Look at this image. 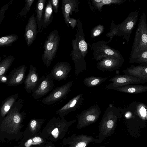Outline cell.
I'll list each match as a JSON object with an SVG mask.
<instances>
[{
	"mask_svg": "<svg viewBox=\"0 0 147 147\" xmlns=\"http://www.w3.org/2000/svg\"><path fill=\"white\" fill-rule=\"evenodd\" d=\"M93 140V138L84 135H76V134L65 138L62 142L64 145H68L67 147H86Z\"/></svg>",
	"mask_w": 147,
	"mask_h": 147,
	"instance_id": "14",
	"label": "cell"
},
{
	"mask_svg": "<svg viewBox=\"0 0 147 147\" xmlns=\"http://www.w3.org/2000/svg\"><path fill=\"white\" fill-rule=\"evenodd\" d=\"M75 38L72 40V50L70 54L75 65V74L77 76L86 69L84 59L88 53V45L85 40L82 24L79 18L77 20Z\"/></svg>",
	"mask_w": 147,
	"mask_h": 147,
	"instance_id": "1",
	"label": "cell"
},
{
	"mask_svg": "<svg viewBox=\"0 0 147 147\" xmlns=\"http://www.w3.org/2000/svg\"><path fill=\"white\" fill-rule=\"evenodd\" d=\"M117 117L112 112H109L102 120L101 131L104 135L109 134L115 126Z\"/></svg>",
	"mask_w": 147,
	"mask_h": 147,
	"instance_id": "19",
	"label": "cell"
},
{
	"mask_svg": "<svg viewBox=\"0 0 147 147\" xmlns=\"http://www.w3.org/2000/svg\"><path fill=\"white\" fill-rule=\"evenodd\" d=\"M109 81L112 82L105 87L107 89H111L125 85L147 83L143 80L125 74L117 75L111 78Z\"/></svg>",
	"mask_w": 147,
	"mask_h": 147,
	"instance_id": "9",
	"label": "cell"
},
{
	"mask_svg": "<svg viewBox=\"0 0 147 147\" xmlns=\"http://www.w3.org/2000/svg\"><path fill=\"white\" fill-rule=\"evenodd\" d=\"M84 100L83 94H79L70 100L69 101L60 109L56 111L60 117H64L69 113L74 112L79 108Z\"/></svg>",
	"mask_w": 147,
	"mask_h": 147,
	"instance_id": "13",
	"label": "cell"
},
{
	"mask_svg": "<svg viewBox=\"0 0 147 147\" xmlns=\"http://www.w3.org/2000/svg\"><path fill=\"white\" fill-rule=\"evenodd\" d=\"M70 64L65 61L57 63L53 67L49 75L53 80L60 81L68 78L71 69Z\"/></svg>",
	"mask_w": 147,
	"mask_h": 147,
	"instance_id": "12",
	"label": "cell"
},
{
	"mask_svg": "<svg viewBox=\"0 0 147 147\" xmlns=\"http://www.w3.org/2000/svg\"><path fill=\"white\" fill-rule=\"evenodd\" d=\"M101 113L100 109L98 105L92 106L88 109L77 114V129L87 126L96 121Z\"/></svg>",
	"mask_w": 147,
	"mask_h": 147,
	"instance_id": "7",
	"label": "cell"
},
{
	"mask_svg": "<svg viewBox=\"0 0 147 147\" xmlns=\"http://www.w3.org/2000/svg\"><path fill=\"white\" fill-rule=\"evenodd\" d=\"M74 119L69 121L64 117H55L51 118L45 127L39 133L40 137L51 141H56L65 136L70 127L76 121Z\"/></svg>",
	"mask_w": 147,
	"mask_h": 147,
	"instance_id": "2",
	"label": "cell"
},
{
	"mask_svg": "<svg viewBox=\"0 0 147 147\" xmlns=\"http://www.w3.org/2000/svg\"><path fill=\"white\" fill-rule=\"evenodd\" d=\"M26 67L25 65L21 66L20 68V72H18L14 76L12 80L15 83L20 82L23 78L26 71Z\"/></svg>",
	"mask_w": 147,
	"mask_h": 147,
	"instance_id": "27",
	"label": "cell"
},
{
	"mask_svg": "<svg viewBox=\"0 0 147 147\" xmlns=\"http://www.w3.org/2000/svg\"><path fill=\"white\" fill-rule=\"evenodd\" d=\"M13 0H11L7 4L2 7L0 9V25L4 18L5 11L9 7L11 4Z\"/></svg>",
	"mask_w": 147,
	"mask_h": 147,
	"instance_id": "30",
	"label": "cell"
},
{
	"mask_svg": "<svg viewBox=\"0 0 147 147\" xmlns=\"http://www.w3.org/2000/svg\"><path fill=\"white\" fill-rule=\"evenodd\" d=\"M80 3L79 0H62L61 11L65 24L69 27L70 16L73 12L77 13L79 11L78 6Z\"/></svg>",
	"mask_w": 147,
	"mask_h": 147,
	"instance_id": "16",
	"label": "cell"
},
{
	"mask_svg": "<svg viewBox=\"0 0 147 147\" xmlns=\"http://www.w3.org/2000/svg\"><path fill=\"white\" fill-rule=\"evenodd\" d=\"M45 121L44 119H34L31 120L30 123V127L32 132L35 133L39 131Z\"/></svg>",
	"mask_w": 147,
	"mask_h": 147,
	"instance_id": "25",
	"label": "cell"
},
{
	"mask_svg": "<svg viewBox=\"0 0 147 147\" xmlns=\"http://www.w3.org/2000/svg\"><path fill=\"white\" fill-rule=\"evenodd\" d=\"M20 117L18 115H15L13 117V121L16 123H18L20 121Z\"/></svg>",
	"mask_w": 147,
	"mask_h": 147,
	"instance_id": "35",
	"label": "cell"
},
{
	"mask_svg": "<svg viewBox=\"0 0 147 147\" xmlns=\"http://www.w3.org/2000/svg\"><path fill=\"white\" fill-rule=\"evenodd\" d=\"M46 0H38L37 1L36 7V16L38 32H40L42 30V26L44 16V11Z\"/></svg>",
	"mask_w": 147,
	"mask_h": 147,
	"instance_id": "21",
	"label": "cell"
},
{
	"mask_svg": "<svg viewBox=\"0 0 147 147\" xmlns=\"http://www.w3.org/2000/svg\"><path fill=\"white\" fill-rule=\"evenodd\" d=\"M69 25L73 29L76 26L77 24V20L75 19L70 18L69 21Z\"/></svg>",
	"mask_w": 147,
	"mask_h": 147,
	"instance_id": "33",
	"label": "cell"
},
{
	"mask_svg": "<svg viewBox=\"0 0 147 147\" xmlns=\"http://www.w3.org/2000/svg\"><path fill=\"white\" fill-rule=\"evenodd\" d=\"M125 0H99L98 4L100 8H102L105 5H110L112 4L120 5L125 3Z\"/></svg>",
	"mask_w": 147,
	"mask_h": 147,
	"instance_id": "28",
	"label": "cell"
},
{
	"mask_svg": "<svg viewBox=\"0 0 147 147\" xmlns=\"http://www.w3.org/2000/svg\"><path fill=\"white\" fill-rule=\"evenodd\" d=\"M124 61L123 57L110 56L98 61L96 63V68L103 71H113L121 67Z\"/></svg>",
	"mask_w": 147,
	"mask_h": 147,
	"instance_id": "10",
	"label": "cell"
},
{
	"mask_svg": "<svg viewBox=\"0 0 147 147\" xmlns=\"http://www.w3.org/2000/svg\"><path fill=\"white\" fill-rule=\"evenodd\" d=\"M108 78L100 77L91 76L85 78L83 83L86 86L90 87L97 86L105 82Z\"/></svg>",
	"mask_w": 147,
	"mask_h": 147,
	"instance_id": "23",
	"label": "cell"
},
{
	"mask_svg": "<svg viewBox=\"0 0 147 147\" xmlns=\"http://www.w3.org/2000/svg\"><path fill=\"white\" fill-rule=\"evenodd\" d=\"M16 34H10L0 37V47H9L18 39Z\"/></svg>",
	"mask_w": 147,
	"mask_h": 147,
	"instance_id": "24",
	"label": "cell"
},
{
	"mask_svg": "<svg viewBox=\"0 0 147 147\" xmlns=\"http://www.w3.org/2000/svg\"><path fill=\"white\" fill-rule=\"evenodd\" d=\"M10 104L7 103V104L5 105L4 108L3 114H5L9 111L10 109Z\"/></svg>",
	"mask_w": 147,
	"mask_h": 147,
	"instance_id": "34",
	"label": "cell"
},
{
	"mask_svg": "<svg viewBox=\"0 0 147 147\" xmlns=\"http://www.w3.org/2000/svg\"><path fill=\"white\" fill-rule=\"evenodd\" d=\"M139 11L136 10L131 12L127 17L122 22L116 24L112 21L110 26V30L106 35L109 38V43L115 36L122 37L128 43L129 38L138 20Z\"/></svg>",
	"mask_w": 147,
	"mask_h": 147,
	"instance_id": "4",
	"label": "cell"
},
{
	"mask_svg": "<svg viewBox=\"0 0 147 147\" xmlns=\"http://www.w3.org/2000/svg\"><path fill=\"white\" fill-rule=\"evenodd\" d=\"M46 147H52L51 145H48Z\"/></svg>",
	"mask_w": 147,
	"mask_h": 147,
	"instance_id": "37",
	"label": "cell"
},
{
	"mask_svg": "<svg viewBox=\"0 0 147 147\" xmlns=\"http://www.w3.org/2000/svg\"><path fill=\"white\" fill-rule=\"evenodd\" d=\"M113 89L125 93L136 94L146 92L147 86L131 84L115 88Z\"/></svg>",
	"mask_w": 147,
	"mask_h": 147,
	"instance_id": "20",
	"label": "cell"
},
{
	"mask_svg": "<svg viewBox=\"0 0 147 147\" xmlns=\"http://www.w3.org/2000/svg\"><path fill=\"white\" fill-rule=\"evenodd\" d=\"M37 28L36 18L33 13L26 26L24 34L25 40L28 47L32 44L36 38L38 32Z\"/></svg>",
	"mask_w": 147,
	"mask_h": 147,
	"instance_id": "15",
	"label": "cell"
},
{
	"mask_svg": "<svg viewBox=\"0 0 147 147\" xmlns=\"http://www.w3.org/2000/svg\"><path fill=\"white\" fill-rule=\"evenodd\" d=\"M44 11V16L42 23V30L46 28L52 22L53 16V9L51 0H48Z\"/></svg>",
	"mask_w": 147,
	"mask_h": 147,
	"instance_id": "22",
	"label": "cell"
},
{
	"mask_svg": "<svg viewBox=\"0 0 147 147\" xmlns=\"http://www.w3.org/2000/svg\"><path fill=\"white\" fill-rule=\"evenodd\" d=\"M31 142V144H37L43 142V139L40 137H36L32 140H29Z\"/></svg>",
	"mask_w": 147,
	"mask_h": 147,
	"instance_id": "32",
	"label": "cell"
},
{
	"mask_svg": "<svg viewBox=\"0 0 147 147\" xmlns=\"http://www.w3.org/2000/svg\"><path fill=\"white\" fill-rule=\"evenodd\" d=\"M60 36L57 29L51 31L44 43V53L42 55V62L47 68L50 66L55 57L58 49Z\"/></svg>",
	"mask_w": 147,
	"mask_h": 147,
	"instance_id": "5",
	"label": "cell"
},
{
	"mask_svg": "<svg viewBox=\"0 0 147 147\" xmlns=\"http://www.w3.org/2000/svg\"><path fill=\"white\" fill-rule=\"evenodd\" d=\"M53 9L55 13H57L59 6V0H51Z\"/></svg>",
	"mask_w": 147,
	"mask_h": 147,
	"instance_id": "31",
	"label": "cell"
},
{
	"mask_svg": "<svg viewBox=\"0 0 147 147\" xmlns=\"http://www.w3.org/2000/svg\"><path fill=\"white\" fill-rule=\"evenodd\" d=\"M73 82L70 81L65 84L57 87L48 96L41 100L42 102L46 105L54 104L62 99L71 90Z\"/></svg>",
	"mask_w": 147,
	"mask_h": 147,
	"instance_id": "8",
	"label": "cell"
},
{
	"mask_svg": "<svg viewBox=\"0 0 147 147\" xmlns=\"http://www.w3.org/2000/svg\"><path fill=\"white\" fill-rule=\"evenodd\" d=\"M108 41L100 40L93 43L90 47L93 53L94 59L99 61L110 56L123 57L120 52L110 47Z\"/></svg>",
	"mask_w": 147,
	"mask_h": 147,
	"instance_id": "6",
	"label": "cell"
},
{
	"mask_svg": "<svg viewBox=\"0 0 147 147\" xmlns=\"http://www.w3.org/2000/svg\"><path fill=\"white\" fill-rule=\"evenodd\" d=\"M54 86L53 80L49 75L42 76L40 78L38 87L33 92L32 96L35 99H38L50 92Z\"/></svg>",
	"mask_w": 147,
	"mask_h": 147,
	"instance_id": "11",
	"label": "cell"
},
{
	"mask_svg": "<svg viewBox=\"0 0 147 147\" xmlns=\"http://www.w3.org/2000/svg\"><path fill=\"white\" fill-rule=\"evenodd\" d=\"M129 58V63H137L141 54L147 51V26L144 11L139 18Z\"/></svg>",
	"mask_w": 147,
	"mask_h": 147,
	"instance_id": "3",
	"label": "cell"
},
{
	"mask_svg": "<svg viewBox=\"0 0 147 147\" xmlns=\"http://www.w3.org/2000/svg\"><path fill=\"white\" fill-rule=\"evenodd\" d=\"M40 78L36 68L31 64L29 73L26 77L25 85L27 91L34 92L39 84Z\"/></svg>",
	"mask_w": 147,
	"mask_h": 147,
	"instance_id": "17",
	"label": "cell"
},
{
	"mask_svg": "<svg viewBox=\"0 0 147 147\" xmlns=\"http://www.w3.org/2000/svg\"><path fill=\"white\" fill-rule=\"evenodd\" d=\"M2 79L3 80H6L7 79L6 78L4 77L2 78Z\"/></svg>",
	"mask_w": 147,
	"mask_h": 147,
	"instance_id": "36",
	"label": "cell"
},
{
	"mask_svg": "<svg viewBox=\"0 0 147 147\" xmlns=\"http://www.w3.org/2000/svg\"><path fill=\"white\" fill-rule=\"evenodd\" d=\"M25 4L21 11L18 14V16H24L25 18L27 16V13L30 9L34 0H25Z\"/></svg>",
	"mask_w": 147,
	"mask_h": 147,
	"instance_id": "26",
	"label": "cell"
},
{
	"mask_svg": "<svg viewBox=\"0 0 147 147\" xmlns=\"http://www.w3.org/2000/svg\"><path fill=\"white\" fill-rule=\"evenodd\" d=\"M124 74L129 75L147 82V66L132 65L123 71Z\"/></svg>",
	"mask_w": 147,
	"mask_h": 147,
	"instance_id": "18",
	"label": "cell"
},
{
	"mask_svg": "<svg viewBox=\"0 0 147 147\" xmlns=\"http://www.w3.org/2000/svg\"><path fill=\"white\" fill-rule=\"evenodd\" d=\"M104 29V26L102 25L99 24L95 26L91 30V37L94 38L101 34L103 32Z\"/></svg>",
	"mask_w": 147,
	"mask_h": 147,
	"instance_id": "29",
	"label": "cell"
}]
</instances>
